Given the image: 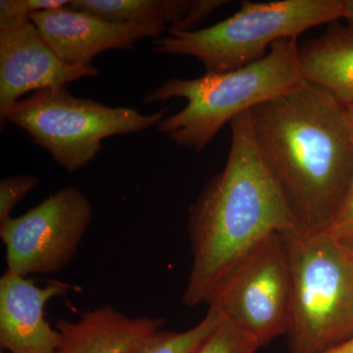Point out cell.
I'll return each mask as SVG.
<instances>
[{
    "label": "cell",
    "instance_id": "14",
    "mask_svg": "<svg viewBox=\"0 0 353 353\" xmlns=\"http://www.w3.org/2000/svg\"><path fill=\"white\" fill-rule=\"evenodd\" d=\"M303 80L314 83L343 108L353 105V31L334 22L319 38L299 46Z\"/></svg>",
    "mask_w": 353,
    "mask_h": 353
},
{
    "label": "cell",
    "instance_id": "12",
    "mask_svg": "<svg viewBox=\"0 0 353 353\" xmlns=\"http://www.w3.org/2000/svg\"><path fill=\"white\" fill-rule=\"evenodd\" d=\"M166 324L162 317H130L111 304L87 310L77 321L60 319L54 353H128Z\"/></svg>",
    "mask_w": 353,
    "mask_h": 353
},
{
    "label": "cell",
    "instance_id": "4",
    "mask_svg": "<svg viewBox=\"0 0 353 353\" xmlns=\"http://www.w3.org/2000/svg\"><path fill=\"white\" fill-rule=\"evenodd\" d=\"M343 15L345 0L243 1L233 16L217 24L167 32L152 50L196 58L206 74L226 73L259 61L282 39H297L316 26L343 19Z\"/></svg>",
    "mask_w": 353,
    "mask_h": 353
},
{
    "label": "cell",
    "instance_id": "13",
    "mask_svg": "<svg viewBox=\"0 0 353 353\" xmlns=\"http://www.w3.org/2000/svg\"><path fill=\"white\" fill-rule=\"evenodd\" d=\"M227 3L225 0H72L67 7L109 22L188 32Z\"/></svg>",
    "mask_w": 353,
    "mask_h": 353
},
{
    "label": "cell",
    "instance_id": "22",
    "mask_svg": "<svg viewBox=\"0 0 353 353\" xmlns=\"http://www.w3.org/2000/svg\"><path fill=\"white\" fill-rule=\"evenodd\" d=\"M345 111H347L348 119H350L353 126V105L345 108Z\"/></svg>",
    "mask_w": 353,
    "mask_h": 353
},
{
    "label": "cell",
    "instance_id": "1",
    "mask_svg": "<svg viewBox=\"0 0 353 353\" xmlns=\"http://www.w3.org/2000/svg\"><path fill=\"white\" fill-rule=\"evenodd\" d=\"M248 115L297 231L325 233L353 179V126L345 108L303 80Z\"/></svg>",
    "mask_w": 353,
    "mask_h": 353
},
{
    "label": "cell",
    "instance_id": "21",
    "mask_svg": "<svg viewBox=\"0 0 353 353\" xmlns=\"http://www.w3.org/2000/svg\"><path fill=\"white\" fill-rule=\"evenodd\" d=\"M343 20L347 22V27L353 31V0H345Z\"/></svg>",
    "mask_w": 353,
    "mask_h": 353
},
{
    "label": "cell",
    "instance_id": "2",
    "mask_svg": "<svg viewBox=\"0 0 353 353\" xmlns=\"http://www.w3.org/2000/svg\"><path fill=\"white\" fill-rule=\"evenodd\" d=\"M230 128L227 163L190 208L192 264L182 297L188 307L206 303L225 274L265 239L299 230L259 152L248 112Z\"/></svg>",
    "mask_w": 353,
    "mask_h": 353
},
{
    "label": "cell",
    "instance_id": "16",
    "mask_svg": "<svg viewBox=\"0 0 353 353\" xmlns=\"http://www.w3.org/2000/svg\"><path fill=\"white\" fill-rule=\"evenodd\" d=\"M259 347L252 334L224 316L192 353H255Z\"/></svg>",
    "mask_w": 353,
    "mask_h": 353
},
{
    "label": "cell",
    "instance_id": "19",
    "mask_svg": "<svg viewBox=\"0 0 353 353\" xmlns=\"http://www.w3.org/2000/svg\"><path fill=\"white\" fill-rule=\"evenodd\" d=\"M32 12L28 0L0 1V32L17 29L31 22Z\"/></svg>",
    "mask_w": 353,
    "mask_h": 353
},
{
    "label": "cell",
    "instance_id": "15",
    "mask_svg": "<svg viewBox=\"0 0 353 353\" xmlns=\"http://www.w3.org/2000/svg\"><path fill=\"white\" fill-rule=\"evenodd\" d=\"M223 317L217 309L209 307L205 317L192 328L182 333L159 330L145 336L128 353H192Z\"/></svg>",
    "mask_w": 353,
    "mask_h": 353
},
{
    "label": "cell",
    "instance_id": "6",
    "mask_svg": "<svg viewBox=\"0 0 353 353\" xmlns=\"http://www.w3.org/2000/svg\"><path fill=\"white\" fill-rule=\"evenodd\" d=\"M167 109L143 114L131 108H111L70 94L67 87L44 88L21 99L6 122L24 130L34 145L50 153L70 173L92 162L103 139L157 126Z\"/></svg>",
    "mask_w": 353,
    "mask_h": 353
},
{
    "label": "cell",
    "instance_id": "3",
    "mask_svg": "<svg viewBox=\"0 0 353 353\" xmlns=\"http://www.w3.org/2000/svg\"><path fill=\"white\" fill-rule=\"evenodd\" d=\"M303 80L297 39H285L254 63L226 73H205L192 80L171 79L148 90L143 102L185 99V108L165 117L157 130L176 145L199 152L225 125Z\"/></svg>",
    "mask_w": 353,
    "mask_h": 353
},
{
    "label": "cell",
    "instance_id": "11",
    "mask_svg": "<svg viewBox=\"0 0 353 353\" xmlns=\"http://www.w3.org/2000/svg\"><path fill=\"white\" fill-rule=\"evenodd\" d=\"M74 285L53 282L39 287L31 279L7 271L0 278V345L10 353H54L61 341L44 318L48 301Z\"/></svg>",
    "mask_w": 353,
    "mask_h": 353
},
{
    "label": "cell",
    "instance_id": "9",
    "mask_svg": "<svg viewBox=\"0 0 353 353\" xmlns=\"http://www.w3.org/2000/svg\"><path fill=\"white\" fill-rule=\"evenodd\" d=\"M95 67L81 68L64 63L41 38L32 22L0 32V121L23 95L44 88L67 87L85 77H97Z\"/></svg>",
    "mask_w": 353,
    "mask_h": 353
},
{
    "label": "cell",
    "instance_id": "18",
    "mask_svg": "<svg viewBox=\"0 0 353 353\" xmlns=\"http://www.w3.org/2000/svg\"><path fill=\"white\" fill-rule=\"evenodd\" d=\"M39 185V179L36 176L19 175L2 179L0 182V223L10 219L15 206Z\"/></svg>",
    "mask_w": 353,
    "mask_h": 353
},
{
    "label": "cell",
    "instance_id": "7",
    "mask_svg": "<svg viewBox=\"0 0 353 353\" xmlns=\"http://www.w3.org/2000/svg\"><path fill=\"white\" fill-rule=\"evenodd\" d=\"M290 267L282 234L255 245L225 274L206 304L252 334L260 347L287 334Z\"/></svg>",
    "mask_w": 353,
    "mask_h": 353
},
{
    "label": "cell",
    "instance_id": "20",
    "mask_svg": "<svg viewBox=\"0 0 353 353\" xmlns=\"http://www.w3.org/2000/svg\"><path fill=\"white\" fill-rule=\"evenodd\" d=\"M324 353H353V336Z\"/></svg>",
    "mask_w": 353,
    "mask_h": 353
},
{
    "label": "cell",
    "instance_id": "17",
    "mask_svg": "<svg viewBox=\"0 0 353 353\" xmlns=\"http://www.w3.org/2000/svg\"><path fill=\"white\" fill-rule=\"evenodd\" d=\"M325 233L353 260V179L333 221Z\"/></svg>",
    "mask_w": 353,
    "mask_h": 353
},
{
    "label": "cell",
    "instance_id": "5",
    "mask_svg": "<svg viewBox=\"0 0 353 353\" xmlns=\"http://www.w3.org/2000/svg\"><path fill=\"white\" fill-rule=\"evenodd\" d=\"M290 267V353H324L353 336V260L327 233L283 234Z\"/></svg>",
    "mask_w": 353,
    "mask_h": 353
},
{
    "label": "cell",
    "instance_id": "8",
    "mask_svg": "<svg viewBox=\"0 0 353 353\" xmlns=\"http://www.w3.org/2000/svg\"><path fill=\"white\" fill-rule=\"evenodd\" d=\"M92 219L90 199L69 185L24 215L0 223L7 271L28 277L62 270L75 259Z\"/></svg>",
    "mask_w": 353,
    "mask_h": 353
},
{
    "label": "cell",
    "instance_id": "10",
    "mask_svg": "<svg viewBox=\"0 0 353 353\" xmlns=\"http://www.w3.org/2000/svg\"><path fill=\"white\" fill-rule=\"evenodd\" d=\"M41 38L70 66L90 68L97 55L109 50H131L136 41L162 38V30L134 23L109 22L68 7L32 16Z\"/></svg>",
    "mask_w": 353,
    "mask_h": 353
}]
</instances>
